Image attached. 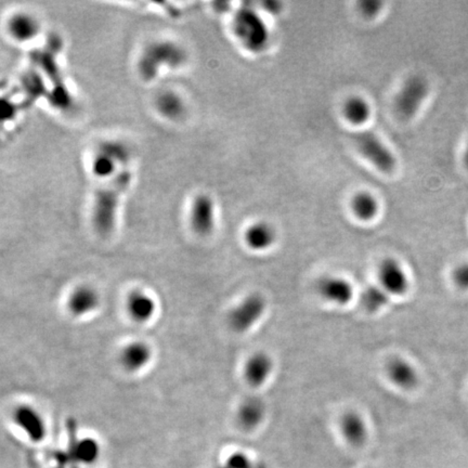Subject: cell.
<instances>
[{"instance_id": "ffe728a7", "label": "cell", "mask_w": 468, "mask_h": 468, "mask_svg": "<svg viewBox=\"0 0 468 468\" xmlns=\"http://www.w3.org/2000/svg\"><path fill=\"white\" fill-rule=\"evenodd\" d=\"M72 459L81 465H93L101 455L99 443L96 439L86 437L73 443L69 450Z\"/></svg>"}, {"instance_id": "f1b7e54d", "label": "cell", "mask_w": 468, "mask_h": 468, "mask_svg": "<svg viewBox=\"0 0 468 468\" xmlns=\"http://www.w3.org/2000/svg\"><path fill=\"white\" fill-rule=\"evenodd\" d=\"M382 4L379 1H363L360 4V9L367 16H375L381 9Z\"/></svg>"}, {"instance_id": "30bf717a", "label": "cell", "mask_w": 468, "mask_h": 468, "mask_svg": "<svg viewBox=\"0 0 468 468\" xmlns=\"http://www.w3.org/2000/svg\"><path fill=\"white\" fill-rule=\"evenodd\" d=\"M58 47V40L56 38H52L48 46L40 52V57H38V62H40L42 69L46 72L51 83L55 86L57 101L60 105L65 106L69 103V98L67 89H65V86L63 85L62 79H61L58 67H57L56 55L57 51L59 50Z\"/></svg>"}, {"instance_id": "e0dca14e", "label": "cell", "mask_w": 468, "mask_h": 468, "mask_svg": "<svg viewBox=\"0 0 468 468\" xmlns=\"http://www.w3.org/2000/svg\"><path fill=\"white\" fill-rule=\"evenodd\" d=\"M266 418V406L259 398H247L238 410V423L245 431H253L263 424Z\"/></svg>"}, {"instance_id": "52a82bcc", "label": "cell", "mask_w": 468, "mask_h": 468, "mask_svg": "<svg viewBox=\"0 0 468 468\" xmlns=\"http://www.w3.org/2000/svg\"><path fill=\"white\" fill-rule=\"evenodd\" d=\"M379 285L390 296L399 297L406 295L410 289V279L404 266L394 258H387L382 261L379 267Z\"/></svg>"}, {"instance_id": "ac0fdd59", "label": "cell", "mask_w": 468, "mask_h": 468, "mask_svg": "<svg viewBox=\"0 0 468 468\" xmlns=\"http://www.w3.org/2000/svg\"><path fill=\"white\" fill-rule=\"evenodd\" d=\"M128 314L138 323L149 322L156 312V302L149 294L135 291L130 294L126 302Z\"/></svg>"}, {"instance_id": "9c48e42d", "label": "cell", "mask_w": 468, "mask_h": 468, "mask_svg": "<svg viewBox=\"0 0 468 468\" xmlns=\"http://www.w3.org/2000/svg\"><path fill=\"white\" fill-rule=\"evenodd\" d=\"M13 421L33 443H40L46 439V423L36 409L30 406H18L13 412Z\"/></svg>"}, {"instance_id": "8fae6325", "label": "cell", "mask_w": 468, "mask_h": 468, "mask_svg": "<svg viewBox=\"0 0 468 468\" xmlns=\"http://www.w3.org/2000/svg\"><path fill=\"white\" fill-rule=\"evenodd\" d=\"M339 429L344 440L353 447L365 445L369 438V427L360 413L348 411L339 422Z\"/></svg>"}, {"instance_id": "9a60e30c", "label": "cell", "mask_w": 468, "mask_h": 468, "mask_svg": "<svg viewBox=\"0 0 468 468\" xmlns=\"http://www.w3.org/2000/svg\"><path fill=\"white\" fill-rule=\"evenodd\" d=\"M100 304V296L91 286H79L72 292L67 302L69 312L75 316H84L95 312Z\"/></svg>"}, {"instance_id": "cb8c5ba5", "label": "cell", "mask_w": 468, "mask_h": 468, "mask_svg": "<svg viewBox=\"0 0 468 468\" xmlns=\"http://www.w3.org/2000/svg\"><path fill=\"white\" fill-rule=\"evenodd\" d=\"M343 113L350 124L360 126L369 120L371 116V108L367 100L363 98L353 97L345 102Z\"/></svg>"}, {"instance_id": "7a4b0ae2", "label": "cell", "mask_w": 468, "mask_h": 468, "mask_svg": "<svg viewBox=\"0 0 468 468\" xmlns=\"http://www.w3.org/2000/svg\"><path fill=\"white\" fill-rule=\"evenodd\" d=\"M185 58V51L173 42H154L143 51L139 61V71L144 79H153L161 67H178Z\"/></svg>"}, {"instance_id": "6da1fadb", "label": "cell", "mask_w": 468, "mask_h": 468, "mask_svg": "<svg viewBox=\"0 0 468 468\" xmlns=\"http://www.w3.org/2000/svg\"><path fill=\"white\" fill-rule=\"evenodd\" d=\"M130 181L132 173L130 171H120L98 191L93 203V224L101 236H108L113 230L120 199Z\"/></svg>"}, {"instance_id": "7c38bea8", "label": "cell", "mask_w": 468, "mask_h": 468, "mask_svg": "<svg viewBox=\"0 0 468 468\" xmlns=\"http://www.w3.org/2000/svg\"><path fill=\"white\" fill-rule=\"evenodd\" d=\"M191 226L199 236H208L214 230V202L206 194L198 195L194 200L191 210Z\"/></svg>"}, {"instance_id": "d6986e66", "label": "cell", "mask_w": 468, "mask_h": 468, "mask_svg": "<svg viewBox=\"0 0 468 468\" xmlns=\"http://www.w3.org/2000/svg\"><path fill=\"white\" fill-rule=\"evenodd\" d=\"M244 239L251 251H263L275 244L277 233L275 228L267 222H256L247 229Z\"/></svg>"}, {"instance_id": "83f0119b", "label": "cell", "mask_w": 468, "mask_h": 468, "mask_svg": "<svg viewBox=\"0 0 468 468\" xmlns=\"http://www.w3.org/2000/svg\"><path fill=\"white\" fill-rule=\"evenodd\" d=\"M453 284L460 291H468V263H462L457 265L453 269L452 275Z\"/></svg>"}, {"instance_id": "277c9868", "label": "cell", "mask_w": 468, "mask_h": 468, "mask_svg": "<svg viewBox=\"0 0 468 468\" xmlns=\"http://www.w3.org/2000/svg\"><path fill=\"white\" fill-rule=\"evenodd\" d=\"M360 153L372 164L384 173H392L396 169V159L389 149L371 132H355L351 136Z\"/></svg>"}, {"instance_id": "7402d4cb", "label": "cell", "mask_w": 468, "mask_h": 468, "mask_svg": "<svg viewBox=\"0 0 468 468\" xmlns=\"http://www.w3.org/2000/svg\"><path fill=\"white\" fill-rule=\"evenodd\" d=\"M351 210L358 219L370 222L379 214V205L377 200L367 192H361L353 196Z\"/></svg>"}, {"instance_id": "2e32d148", "label": "cell", "mask_w": 468, "mask_h": 468, "mask_svg": "<svg viewBox=\"0 0 468 468\" xmlns=\"http://www.w3.org/2000/svg\"><path fill=\"white\" fill-rule=\"evenodd\" d=\"M152 359V349L143 341H132L122 349L120 363L125 370L138 372L144 369Z\"/></svg>"}, {"instance_id": "ba28073f", "label": "cell", "mask_w": 468, "mask_h": 468, "mask_svg": "<svg viewBox=\"0 0 468 468\" xmlns=\"http://www.w3.org/2000/svg\"><path fill=\"white\" fill-rule=\"evenodd\" d=\"M316 290L323 299L341 307L350 304L355 295L353 284L346 278L338 275L322 278L316 285Z\"/></svg>"}, {"instance_id": "5bb4252c", "label": "cell", "mask_w": 468, "mask_h": 468, "mask_svg": "<svg viewBox=\"0 0 468 468\" xmlns=\"http://www.w3.org/2000/svg\"><path fill=\"white\" fill-rule=\"evenodd\" d=\"M388 379L400 389L411 390L418 384V373L416 367L404 358L390 360L386 367Z\"/></svg>"}, {"instance_id": "5b68a950", "label": "cell", "mask_w": 468, "mask_h": 468, "mask_svg": "<svg viewBox=\"0 0 468 468\" xmlns=\"http://www.w3.org/2000/svg\"><path fill=\"white\" fill-rule=\"evenodd\" d=\"M267 309L265 297L251 294L245 297L229 314V324L236 333H246L261 321Z\"/></svg>"}, {"instance_id": "d4e9b609", "label": "cell", "mask_w": 468, "mask_h": 468, "mask_svg": "<svg viewBox=\"0 0 468 468\" xmlns=\"http://www.w3.org/2000/svg\"><path fill=\"white\" fill-rule=\"evenodd\" d=\"M159 111L169 118H177L183 113V101L178 96L171 93H166L161 95L157 101Z\"/></svg>"}, {"instance_id": "4316f807", "label": "cell", "mask_w": 468, "mask_h": 468, "mask_svg": "<svg viewBox=\"0 0 468 468\" xmlns=\"http://www.w3.org/2000/svg\"><path fill=\"white\" fill-rule=\"evenodd\" d=\"M114 169H115V159L112 157V153L104 154V152H102L93 161V171L97 175H109Z\"/></svg>"}, {"instance_id": "44dd1931", "label": "cell", "mask_w": 468, "mask_h": 468, "mask_svg": "<svg viewBox=\"0 0 468 468\" xmlns=\"http://www.w3.org/2000/svg\"><path fill=\"white\" fill-rule=\"evenodd\" d=\"M38 30L40 25L38 21L30 14H16L9 22V30L12 36L21 42L32 40L38 34Z\"/></svg>"}, {"instance_id": "f546056e", "label": "cell", "mask_w": 468, "mask_h": 468, "mask_svg": "<svg viewBox=\"0 0 468 468\" xmlns=\"http://www.w3.org/2000/svg\"><path fill=\"white\" fill-rule=\"evenodd\" d=\"M462 163H463L464 169L468 173V142L466 144L465 149L463 151V156H462Z\"/></svg>"}, {"instance_id": "3957f363", "label": "cell", "mask_w": 468, "mask_h": 468, "mask_svg": "<svg viewBox=\"0 0 468 468\" xmlns=\"http://www.w3.org/2000/svg\"><path fill=\"white\" fill-rule=\"evenodd\" d=\"M430 86L422 75H413L406 79L394 99V112L400 120H409L418 114L428 96Z\"/></svg>"}, {"instance_id": "4dcf8cb0", "label": "cell", "mask_w": 468, "mask_h": 468, "mask_svg": "<svg viewBox=\"0 0 468 468\" xmlns=\"http://www.w3.org/2000/svg\"><path fill=\"white\" fill-rule=\"evenodd\" d=\"M216 468H231V467H229L228 465H226V464L222 463V464H220V465H218L217 467H216Z\"/></svg>"}, {"instance_id": "8992f818", "label": "cell", "mask_w": 468, "mask_h": 468, "mask_svg": "<svg viewBox=\"0 0 468 468\" xmlns=\"http://www.w3.org/2000/svg\"><path fill=\"white\" fill-rule=\"evenodd\" d=\"M236 32L243 42L253 50H258L267 40V30L261 18L254 11L243 9L236 16Z\"/></svg>"}, {"instance_id": "4fadbf2b", "label": "cell", "mask_w": 468, "mask_h": 468, "mask_svg": "<svg viewBox=\"0 0 468 468\" xmlns=\"http://www.w3.org/2000/svg\"><path fill=\"white\" fill-rule=\"evenodd\" d=\"M275 369L273 358L259 351L251 355L245 363L244 377L251 387H261L267 383Z\"/></svg>"}, {"instance_id": "603a6c76", "label": "cell", "mask_w": 468, "mask_h": 468, "mask_svg": "<svg viewBox=\"0 0 468 468\" xmlns=\"http://www.w3.org/2000/svg\"><path fill=\"white\" fill-rule=\"evenodd\" d=\"M390 298L392 296L379 284L367 286L360 296L363 307L372 314L383 310L389 304Z\"/></svg>"}, {"instance_id": "484cf974", "label": "cell", "mask_w": 468, "mask_h": 468, "mask_svg": "<svg viewBox=\"0 0 468 468\" xmlns=\"http://www.w3.org/2000/svg\"><path fill=\"white\" fill-rule=\"evenodd\" d=\"M224 463L231 468H255L257 462L251 459L247 453L236 451V452L230 453L224 460Z\"/></svg>"}]
</instances>
